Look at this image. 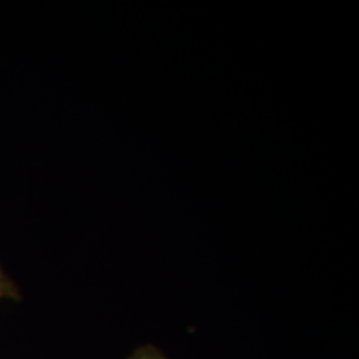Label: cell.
I'll return each mask as SVG.
<instances>
[{
  "label": "cell",
  "instance_id": "cell-1",
  "mask_svg": "<svg viewBox=\"0 0 359 359\" xmlns=\"http://www.w3.org/2000/svg\"><path fill=\"white\" fill-rule=\"evenodd\" d=\"M11 298V299H20V293L15 286L13 280L0 268V299Z\"/></svg>",
  "mask_w": 359,
  "mask_h": 359
},
{
  "label": "cell",
  "instance_id": "cell-2",
  "mask_svg": "<svg viewBox=\"0 0 359 359\" xmlns=\"http://www.w3.org/2000/svg\"><path fill=\"white\" fill-rule=\"evenodd\" d=\"M128 359H168L158 348L154 346H144L137 348Z\"/></svg>",
  "mask_w": 359,
  "mask_h": 359
}]
</instances>
